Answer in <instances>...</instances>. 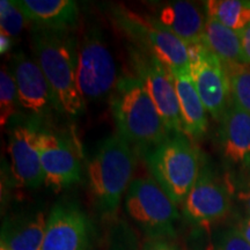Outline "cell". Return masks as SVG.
Returning <instances> with one entry per match:
<instances>
[{
    "label": "cell",
    "mask_w": 250,
    "mask_h": 250,
    "mask_svg": "<svg viewBox=\"0 0 250 250\" xmlns=\"http://www.w3.org/2000/svg\"><path fill=\"white\" fill-rule=\"evenodd\" d=\"M36 61L51 89L56 108L80 116L86 101L78 86V42L70 30L35 27L31 33Z\"/></svg>",
    "instance_id": "obj_1"
},
{
    "label": "cell",
    "mask_w": 250,
    "mask_h": 250,
    "mask_svg": "<svg viewBox=\"0 0 250 250\" xmlns=\"http://www.w3.org/2000/svg\"><path fill=\"white\" fill-rule=\"evenodd\" d=\"M118 134L145 153L171 133L144 83L136 76H122L110 95Z\"/></svg>",
    "instance_id": "obj_2"
},
{
    "label": "cell",
    "mask_w": 250,
    "mask_h": 250,
    "mask_svg": "<svg viewBox=\"0 0 250 250\" xmlns=\"http://www.w3.org/2000/svg\"><path fill=\"white\" fill-rule=\"evenodd\" d=\"M134 165L133 149L120 134L99 144L87 164V175L94 203L102 213L109 215L117 211L133 181Z\"/></svg>",
    "instance_id": "obj_3"
},
{
    "label": "cell",
    "mask_w": 250,
    "mask_h": 250,
    "mask_svg": "<svg viewBox=\"0 0 250 250\" xmlns=\"http://www.w3.org/2000/svg\"><path fill=\"white\" fill-rule=\"evenodd\" d=\"M145 159L153 179L171 201L176 205L184 203L201 174L198 151L186 134H171L146 151Z\"/></svg>",
    "instance_id": "obj_4"
},
{
    "label": "cell",
    "mask_w": 250,
    "mask_h": 250,
    "mask_svg": "<svg viewBox=\"0 0 250 250\" xmlns=\"http://www.w3.org/2000/svg\"><path fill=\"white\" fill-rule=\"evenodd\" d=\"M111 17L134 49L158 59L171 73L189 71V46L155 18L138 14L124 6L112 8Z\"/></svg>",
    "instance_id": "obj_5"
},
{
    "label": "cell",
    "mask_w": 250,
    "mask_h": 250,
    "mask_svg": "<svg viewBox=\"0 0 250 250\" xmlns=\"http://www.w3.org/2000/svg\"><path fill=\"white\" fill-rule=\"evenodd\" d=\"M125 208L151 239L174 235V225L180 217L177 205L153 177H138L131 182Z\"/></svg>",
    "instance_id": "obj_6"
},
{
    "label": "cell",
    "mask_w": 250,
    "mask_h": 250,
    "mask_svg": "<svg viewBox=\"0 0 250 250\" xmlns=\"http://www.w3.org/2000/svg\"><path fill=\"white\" fill-rule=\"evenodd\" d=\"M118 80L117 64L101 31L87 30L78 42V86L85 101L111 95Z\"/></svg>",
    "instance_id": "obj_7"
},
{
    "label": "cell",
    "mask_w": 250,
    "mask_h": 250,
    "mask_svg": "<svg viewBox=\"0 0 250 250\" xmlns=\"http://www.w3.org/2000/svg\"><path fill=\"white\" fill-rule=\"evenodd\" d=\"M189 73L206 111L215 121L223 120L229 105V78L223 62L203 44L189 46Z\"/></svg>",
    "instance_id": "obj_8"
},
{
    "label": "cell",
    "mask_w": 250,
    "mask_h": 250,
    "mask_svg": "<svg viewBox=\"0 0 250 250\" xmlns=\"http://www.w3.org/2000/svg\"><path fill=\"white\" fill-rule=\"evenodd\" d=\"M131 62L136 77L142 81L159 114L173 134L183 133L179 100L171 72L158 59L131 49Z\"/></svg>",
    "instance_id": "obj_9"
},
{
    "label": "cell",
    "mask_w": 250,
    "mask_h": 250,
    "mask_svg": "<svg viewBox=\"0 0 250 250\" xmlns=\"http://www.w3.org/2000/svg\"><path fill=\"white\" fill-rule=\"evenodd\" d=\"M183 204L184 214L190 221L208 226L226 217L232 199L228 188L208 169H203Z\"/></svg>",
    "instance_id": "obj_10"
},
{
    "label": "cell",
    "mask_w": 250,
    "mask_h": 250,
    "mask_svg": "<svg viewBox=\"0 0 250 250\" xmlns=\"http://www.w3.org/2000/svg\"><path fill=\"white\" fill-rule=\"evenodd\" d=\"M88 220L72 203H59L50 212L42 250H87Z\"/></svg>",
    "instance_id": "obj_11"
},
{
    "label": "cell",
    "mask_w": 250,
    "mask_h": 250,
    "mask_svg": "<svg viewBox=\"0 0 250 250\" xmlns=\"http://www.w3.org/2000/svg\"><path fill=\"white\" fill-rule=\"evenodd\" d=\"M39 151L46 186L62 189L81 180L79 159L61 137L49 131H40Z\"/></svg>",
    "instance_id": "obj_12"
},
{
    "label": "cell",
    "mask_w": 250,
    "mask_h": 250,
    "mask_svg": "<svg viewBox=\"0 0 250 250\" xmlns=\"http://www.w3.org/2000/svg\"><path fill=\"white\" fill-rule=\"evenodd\" d=\"M35 127L18 125L9 133L8 155L11 171L18 186L36 188L44 183Z\"/></svg>",
    "instance_id": "obj_13"
},
{
    "label": "cell",
    "mask_w": 250,
    "mask_h": 250,
    "mask_svg": "<svg viewBox=\"0 0 250 250\" xmlns=\"http://www.w3.org/2000/svg\"><path fill=\"white\" fill-rule=\"evenodd\" d=\"M9 71L17 86L21 107L34 114L44 112L52 102V95L48 80L36 59L19 51L12 57Z\"/></svg>",
    "instance_id": "obj_14"
},
{
    "label": "cell",
    "mask_w": 250,
    "mask_h": 250,
    "mask_svg": "<svg viewBox=\"0 0 250 250\" xmlns=\"http://www.w3.org/2000/svg\"><path fill=\"white\" fill-rule=\"evenodd\" d=\"M155 19L188 46L204 43L206 18L193 2H168L161 6Z\"/></svg>",
    "instance_id": "obj_15"
},
{
    "label": "cell",
    "mask_w": 250,
    "mask_h": 250,
    "mask_svg": "<svg viewBox=\"0 0 250 250\" xmlns=\"http://www.w3.org/2000/svg\"><path fill=\"white\" fill-rule=\"evenodd\" d=\"M27 21L37 28L70 30L78 22L79 8L73 0H13Z\"/></svg>",
    "instance_id": "obj_16"
},
{
    "label": "cell",
    "mask_w": 250,
    "mask_h": 250,
    "mask_svg": "<svg viewBox=\"0 0 250 250\" xmlns=\"http://www.w3.org/2000/svg\"><path fill=\"white\" fill-rule=\"evenodd\" d=\"M221 122L220 142L225 158L242 164L250 158V114L230 100Z\"/></svg>",
    "instance_id": "obj_17"
},
{
    "label": "cell",
    "mask_w": 250,
    "mask_h": 250,
    "mask_svg": "<svg viewBox=\"0 0 250 250\" xmlns=\"http://www.w3.org/2000/svg\"><path fill=\"white\" fill-rule=\"evenodd\" d=\"M171 74L179 100L183 134L188 138H202L208 129V111L197 93L189 71Z\"/></svg>",
    "instance_id": "obj_18"
},
{
    "label": "cell",
    "mask_w": 250,
    "mask_h": 250,
    "mask_svg": "<svg viewBox=\"0 0 250 250\" xmlns=\"http://www.w3.org/2000/svg\"><path fill=\"white\" fill-rule=\"evenodd\" d=\"M204 44L223 62L225 66L246 65L240 31L225 27L217 20L206 17Z\"/></svg>",
    "instance_id": "obj_19"
},
{
    "label": "cell",
    "mask_w": 250,
    "mask_h": 250,
    "mask_svg": "<svg viewBox=\"0 0 250 250\" xmlns=\"http://www.w3.org/2000/svg\"><path fill=\"white\" fill-rule=\"evenodd\" d=\"M46 220L43 212L2 228L1 245L9 250H42Z\"/></svg>",
    "instance_id": "obj_20"
},
{
    "label": "cell",
    "mask_w": 250,
    "mask_h": 250,
    "mask_svg": "<svg viewBox=\"0 0 250 250\" xmlns=\"http://www.w3.org/2000/svg\"><path fill=\"white\" fill-rule=\"evenodd\" d=\"M206 17L235 31L250 24V1L246 0H208L205 1Z\"/></svg>",
    "instance_id": "obj_21"
},
{
    "label": "cell",
    "mask_w": 250,
    "mask_h": 250,
    "mask_svg": "<svg viewBox=\"0 0 250 250\" xmlns=\"http://www.w3.org/2000/svg\"><path fill=\"white\" fill-rule=\"evenodd\" d=\"M225 68L229 78L232 101L250 114V68L243 64Z\"/></svg>",
    "instance_id": "obj_22"
},
{
    "label": "cell",
    "mask_w": 250,
    "mask_h": 250,
    "mask_svg": "<svg viewBox=\"0 0 250 250\" xmlns=\"http://www.w3.org/2000/svg\"><path fill=\"white\" fill-rule=\"evenodd\" d=\"M18 103V90L11 71L6 67H1V71H0V124L2 127L15 115Z\"/></svg>",
    "instance_id": "obj_23"
},
{
    "label": "cell",
    "mask_w": 250,
    "mask_h": 250,
    "mask_svg": "<svg viewBox=\"0 0 250 250\" xmlns=\"http://www.w3.org/2000/svg\"><path fill=\"white\" fill-rule=\"evenodd\" d=\"M24 22L26 18L22 12L14 5L13 0L0 1V33H4L14 39L20 35Z\"/></svg>",
    "instance_id": "obj_24"
},
{
    "label": "cell",
    "mask_w": 250,
    "mask_h": 250,
    "mask_svg": "<svg viewBox=\"0 0 250 250\" xmlns=\"http://www.w3.org/2000/svg\"><path fill=\"white\" fill-rule=\"evenodd\" d=\"M217 250H250V243L237 228H232L220 236Z\"/></svg>",
    "instance_id": "obj_25"
},
{
    "label": "cell",
    "mask_w": 250,
    "mask_h": 250,
    "mask_svg": "<svg viewBox=\"0 0 250 250\" xmlns=\"http://www.w3.org/2000/svg\"><path fill=\"white\" fill-rule=\"evenodd\" d=\"M142 250H181L174 243L165 239H149L144 243Z\"/></svg>",
    "instance_id": "obj_26"
},
{
    "label": "cell",
    "mask_w": 250,
    "mask_h": 250,
    "mask_svg": "<svg viewBox=\"0 0 250 250\" xmlns=\"http://www.w3.org/2000/svg\"><path fill=\"white\" fill-rule=\"evenodd\" d=\"M241 35V43H242V52L243 58H245V62L250 64V24L246 29L240 31Z\"/></svg>",
    "instance_id": "obj_27"
},
{
    "label": "cell",
    "mask_w": 250,
    "mask_h": 250,
    "mask_svg": "<svg viewBox=\"0 0 250 250\" xmlns=\"http://www.w3.org/2000/svg\"><path fill=\"white\" fill-rule=\"evenodd\" d=\"M239 199L242 202V204L245 205L247 212H248L250 215V180L249 182L246 184V187L239 192Z\"/></svg>",
    "instance_id": "obj_28"
},
{
    "label": "cell",
    "mask_w": 250,
    "mask_h": 250,
    "mask_svg": "<svg viewBox=\"0 0 250 250\" xmlns=\"http://www.w3.org/2000/svg\"><path fill=\"white\" fill-rule=\"evenodd\" d=\"M12 37L6 35L4 33H0V54H7L9 49L12 48Z\"/></svg>",
    "instance_id": "obj_29"
},
{
    "label": "cell",
    "mask_w": 250,
    "mask_h": 250,
    "mask_svg": "<svg viewBox=\"0 0 250 250\" xmlns=\"http://www.w3.org/2000/svg\"><path fill=\"white\" fill-rule=\"evenodd\" d=\"M237 229L240 230V233L242 234V236L245 237L247 241L250 243V217L241 221L239 227H237Z\"/></svg>",
    "instance_id": "obj_30"
},
{
    "label": "cell",
    "mask_w": 250,
    "mask_h": 250,
    "mask_svg": "<svg viewBox=\"0 0 250 250\" xmlns=\"http://www.w3.org/2000/svg\"><path fill=\"white\" fill-rule=\"evenodd\" d=\"M0 250H9L7 247L6 246H4V245H1V243H0Z\"/></svg>",
    "instance_id": "obj_31"
}]
</instances>
